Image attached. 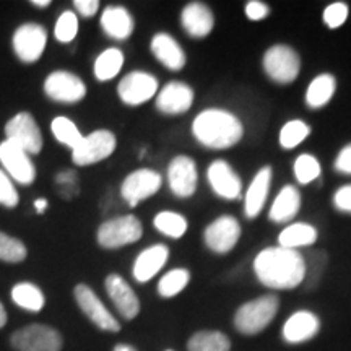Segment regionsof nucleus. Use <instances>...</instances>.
<instances>
[{"label":"nucleus","instance_id":"1","mask_svg":"<svg viewBox=\"0 0 351 351\" xmlns=\"http://www.w3.org/2000/svg\"><path fill=\"white\" fill-rule=\"evenodd\" d=\"M254 271L263 287L270 289H293L304 282V256L300 251L280 245L265 247L254 258Z\"/></svg>","mask_w":351,"mask_h":351},{"label":"nucleus","instance_id":"2","mask_svg":"<svg viewBox=\"0 0 351 351\" xmlns=\"http://www.w3.org/2000/svg\"><path fill=\"white\" fill-rule=\"evenodd\" d=\"M192 134L202 147L210 150H228L244 137V125L238 116L226 109L210 108L197 114Z\"/></svg>","mask_w":351,"mask_h":351},{"label":"nucleus","instance_id":"3","mask_svg":"<svg viewBox=\"0 0 351 351\" xmlns=\"http://www.w3.org/2000/svg\"><path fill=\"white\" fill-rule=\"evenodd\" d=\"M278 296L265 295L245 302L236 311L234 327L244 335H257L275 319L278 313Z\"/></svg>","mask_w":351,"mask_h":351},{"label":"nucleus","instance_id":"4","mask_svg":"<svg viewBox=\"0 0 351 351\" xmlns=\"http://www.w3.org/2000/svg\"><path fill=\"white\" fill-rule=\"evenodd\" d=\"M265 75L278 85H289L300 75L301 57L288 44H274L262 57Z\"/></svg>","mask_w":351,"mask_h":351},{"label":"nucleus","instance_id":"5","mask_svg":"<svg viewBox=\"0 0 351 351\" xmlns=\"http://www.w3.org/2000/svg\"><path fill=\"white\" fill-rule=\"evenodd\" d=\"M143 236V226L134 215H122L104 221L98 228L96 239L104 249H119L134 244Z\"/></svg>","mask_w":351,"mask_h":351},{"label":"nucleus","instance_id":"6","mask_svg":"<svg viewBox=\"0 0 351 351\" xmlns=\"http://www.w3.org/2000/svg\"><path fill=\"white\" fill-rule=\"evenodd\" d=\"M117 147V138L109 130H95L83 135L82 142L72 150V160L77 166H90L106 160Z\"/></svg>","mask_w":351,"mask_h":351},{"label":"nucleus","instance_id":"7","mask_svg":"<svg viewBox=\"0 0 351 351\" xmlns=\"http://www.w3.org/2000/svg\"><path fill=\"white\" fill-rule=\"evenodd\" d=\"M10 343L16 351H60L64 340L56 328L33 324L13 333Z\"/></svg>","mask_w":351,"mask_h":351},{"label":"nucleus","instance_id":"8","mask_svg":"<svg viewBox=\"0 0 351 351\" xmlns=\"http://www.w3.org/2000/svg\"><path fill=\"white\" fill-rule=\"evenodd\" d=\"M8 142L15 143L28 155H38L43 150V134L29 112H19L5 125Z\"/></svg>","mask_w":351,"mask_h":351},{"label":"nucleus","instance_id":"9","mask_svg":"<svg viewBox=\"0 0 351 351\" xmlns=\"http://www.w3.org/2000/svg\"><path fill=\"white\" fill-rule=\"evenodd\" d=\"M241 239V225L231 215H221L205 228L204 241L210 251L223 256L231 252Z\"/></svg>","mask_w":351,"mask_h":351},{"label":"nucleus","instance_id":"10","mask_svg":"<svg viewBox=\"0 0 351 351\" xmlns=\"http://www.w3.org/2000/svg\"><path fill=\"white\" fill-rule=\"evenodd\" d=\"M44 93L57 103L73 104L86 96V85L80 77L67 70H56L44 82Z\"/></svg>","mask_w":351,"mask_h":351},{"label":"nucleus","instance_id":"11","mask_svg":"<svg viewBox=\"0 0 351 351\" xmlns=\"http://www.w3.org/2000/svg\"><path fill=\"white\" fill-rule=\"evenodd\" d=\"M160 85L155 75L143 72V70H135V72L127 73L117 85V95L122 103L129 106H140L152 98H155Z\"/></svg>","mask_w":351,"mask_h":351},{"label":"nucleus","instance_id":"12","mask_svg":"<svg viewBox=\"0 0 351 351\" xmlns=\"http://www.w3.org/2000/svg\"><path fill=\"white\" fill-rule=\"evenodd\" d=\"M163 186V178L156 171L142 168L130 173L121 186V195L130 207H137L140 202L150 199Z\"/></svg>","mask_w":351,"mask_h":351},{"label":"nucleus","instance_id":"13","mask_svg":"<svg viewBox=\"0 0 351 351\" xmlns=\"http://www.w3.org/2000/svg\"><path fill=\"white\" fill-rule=\"evenodd\" d=\"M73 296L83 314L86 315L96 327L101 328L104 332H119L121 324L117 322V319L109 313L108 307L103 304V301L96 296V293L91 289L88 285H77L73 289Z\"/></svg>","mask_w":351,"mask_h":351},{"label":"nucleus","instance_id":"14","mask_svg":"<svg viewBox=\"0 0 351 351\" xmlns=\"http://www.w3.org/2000/svg\"><path fill=\"white\" fill-rule=\"evenodd\" d=\"M13 51L21 62L33 64L43 56L47 44L46 28L38 23H25L16 29L12 39Z\"/></svg>","mask_w":351,"mask_h":351},{"label":"nucleus","instance_id":"15","mask_svg":"<svg viewBox=\"0 0 351 351\" xmlns=\"http://www.w3.org/2000/svg\"><path fill=\"white\" fill-rule=\"evenodd\" d=\"M0 163L13 181L23 186H29L36 179V168H34L32 158L26 152L16 147L15 143L3 140L0 143Z\"/></svg>","mask_w":351,"mask_h":351},{"label":"nucleus","instance_id":"16","mask_svg":"<svg viewBox=\"0 0 351 351\" xmlns=\"http://www.w3.org/2000/svg\"><path fill=\"white\" fill-rule=\"evenodd\" d=\"M168 184L171 192L179 199H189L195 194L199 173L195 161L191 156L179 155L171 160L168 166Z\"/></svg>","mask_w":351,"mask_h":351},{"label":"nucleus","instance_id":"17","mask_svg":"<svg viewBox=\"0 0 351 351\" xmlns=\"http://www.w3.org/2000/svg\"><path fill=\"white\" fill-rule=\"evenodd\" d=\"M194 90L184 82H168L158 90L155 96V106L160 112L168 116H179L187 112L194 104Z\"/></svg>","mask_w":351,"mask_h":351},{"label":"nucleus","instance_id":"18","mask_svg":"<svg viewBox=\"0 0 351 351\" xmlns=\"http://www.w3.org/2000/svg\"><path fill=\"white\" fill-rule=\"evenodd\" d=\"M207 179L212 191L225 200H238L243 194V182L225 160H217L208 166Z\"/></svg>","mask_w":351,"mask_h":351},{"label":"nucleus","instance_id":"19","mask_svg":"<svg viewBox=\"0 0 351 351\" xmlns=\"http://www.w3.org/2000/svg\"><path fill=\"white\" fill-rule=\"evenodd\" d=\"M106 291L111 301L116 306V309L119 311V314L127 320L135 319L140 313V300L135 295V291L132 289L129 283L122 278L121 275L111 274L106 276V282H104Z\"/></svg>","mask_w":351,"mask_h":351},{"label":"nucleus","instance_id":"20","mask_svg":"<svg viewBox=\"0 0 351 351\" xmlns=\"http://www.w3.org/2000/svg\"><path fill=\"white\" fill-rule=\"evenodd\" d=\"M150 49L158 62L165 65V67L171 70V72H179V70L186 67V52H184L181 44L178 43V39L171 36L169 33H156L155 36L152 38Z\"/></svg>","mask_w":351,"mask_h":351},{"label":"nucleus","instance_id":"21","mask_svg":"<svg viewBox=\"0 0 351 351\" xmlns=\"http://www.w3.org/2000/svg\"><path fill=\"white\" fill-rule=\"evenodd\" d=\"M181 26L191 38H207L215 28V15L204 2H191L181 12Z\"/></svg>","mask_w":351,"mask_h":351},{"label":"nucleus","instance_id":"22","mask_svg":"<svg viewBox=\"0 0 351 351\" xmlns=\"http://www.w3.org/2000/svg\"><path fill=\"white\" fill-rule=\"evenodd\" d=\"M169 258V249L165 244H153L142 251L135 258L132 275L138 283L150 282L153 276L160 274Z\"/></svg>","mask_w":351,"mask_h":351},{"label":"nucleus","instance_id":"23","mask_svg":"<svg viewBox=\"0 0 351 351\" xmlns=\"http://www.w3.org/2000/svg\"><path fill=\"white\" fill-rule=\"evenodd\" d=\"M320 320L311 311H298L283 326V340L289 345H300L314 339L319 333Z\"/></svg>","mask_w":351,"mask_h":351},{"label":"nucleus","instance_id":"24","mask_svg":"<svg viewBox=\"0 0 351 351\" xmlns=\"http://www.w3.org/2000/svg\"><path fill=\"white\" fill-rule=\"evenodd\" d=\"M271 176H274V173H271L270 166H263L257 171L251 186L245 191L244 213L249 219L257 218L261 215L271 187Z\"/></svg>","mask_w":351,"mask_h":351},{"label":"nucleus","instance_id":"25","mask_svg":"<svg viewBox=\"0 0 351 351\" xmlns=\"http://www.w3.org/2000/svg\"><path fill=\"white\" fill-rule=\"evenodd\" d=\"M101 28L109 38L116 39V41H125L134 33L135 21L125 7L109 5L104 8L103 15H101Z\"/></svg>","mask_w":351,"mask_h":351},{"label":"nucleus","instance_id":"26","mask_svg":"<svg viewBox=\"0 0 351 351\" xmlns=\"http://www.w3.org/2000/svg\"><path fill=\"white\" fill-rule=\"evenodd\" d=\"M301 192L295 186H283L271 204L269 218L274 223H288L300 213Z\"/></svg>","mask_w":351,"mask_h":351},{"label":"nucleus","instance_id":"27","mask_svg":"<svg viewBox=\"0 0 351 351\" xmlns=\"http://www.w3.org/2000/svg\"><path fill=\"white\" fill-rule=\"evenodd\" d=\"M319 238V232L309 223H291L283 228L278 234V245L285 249L300 251L301 247H309Z\"/></svg>","mask_w":351,"mask_h":351},{"label":"nucleus","instance_id":"28","mask_svg":"<svg viewBox=\"0 0 351 351\" xmlns=\"http://www.w3.org/2000/svg\"><path fill=\"white\" fill-rule=\"evenodd\" d=\"M337 90V80L332 73H320L306 90V104L311 109H322L330 103Z\"/></svg>","mask_w":351,"mask_h":351},{"label":"nucleus","instance_id":"29","mask_svg":"<svg viewBox=\"0 0 351 351\" xmlns=\"http://www.w3.org/2000/svg\"><path fill=\"white\" fill-rule=\"evenodd\" d=\"M124 65V52L117 47H109L96 57L95 60V77L99 82H109L122 70Z\"/></svg>","mask_w":351,"mask_h":351},{"label":"nucleus","instance_id":"30","mask_svg":"<svg viewBox=\"0 0 351 351\" xmlns=\"http://www.w3.org/2000/svg\"><path fill=\"white\" fill-rule=\"evenodd\" d=\"M12 300L21 309L32 311V313H39L44 307V302H46L41 289L36 285L28 282L16 283L12 288Z\"/></svg>","mask_w":351,"mask_h":351},{"label":"nucleus","instance_id":"31","mask_svg":"<svg viewBox=\"0 0 351 351\" xmlns=\"http://www.w3.org/2000/svg\"><path fill=\"white\" fill-rule=\"evenodd\" d=\"M189 351H230L231 341L225 333L218 330H202L191 337L187 343Z\"/></svg>","mask_w":351,"mask_h":351},{"label":"nucleus","instance_id":"32","mask_svg":"<svg viewBox=\"0 0 351 351\" xmlns=\"http://www.w3.org/2000/svg\"><path fill=\"white\" fill-rule=\"evenodd\" d=\"M153 226L166 238L181 239L189 230L187 218L178 212H160L153 219Z\"/></svg>","mask_w":351,"mask_h":351},{"label":"nucleus","instance_id":"33","mask_svg":"<svg viewBox=\"0 0 351 351\" xmlns=\"http://www.w3.org/2000/svg\"><path fill=\"white\" fill-rule=\"evenodd\" d=\"M306 263V275H304V288L307 291H313L319 287L320 280H322L324 271H326L328 265V256L326 251H311L307 256H304Z\"/></svg>","mask_w":351,"mask_h":351},{"label":"nucleus","instance_id":"34","mask_svg":"<svg viewBox=\"0 0 351 351\" xmlns=\"http://www.w3.org/2000/svg\"><path fill=\"white\" fill-rule=\"evenodd\" d=\"M311 135V127L301 119L288 121L287 124L280 130V147L283 150H293V148L300 147L304 140Z\"/></svg>","mask_w":351,"mask_h":351},{"label":"nucleus","instance_id":"35","mask_svg":"<svg viewBox=\"0 0 351 351\" xmlns=\"http://www.w3.org/2000/svg\"><path fill=\"white\" fill-rule=\"evenodd\" d=\"M189 282H191V271L187 269H173L161 276L158 282V293L163 298H174L187 288Z\"/></svg>","mask_w":351,"mask_h":351},{"label":"nucleus","instance_id":"36","mask_svg":"<svg viewBox=\"0 0 351 351\" xmlns=\"http://www.w3.org/2000/svg\"><path fill=\"white\" fill-rule=\"evenodd\" d=\"M51 132L54 134L57 142L65 145V147L72 148V150L82 142L83 138L82 132L78 130L75 122L70 121L69 117H64V116L56 117V119L51 122Z\"/></svg>","mask_w":351,"mask_h":351},{"label":"nucleus","instance_id":"37","mask_svg":"<svg viewBox=\"0 0 351 351\" xmlns=\"http://www.w3.org/2000/svg\"><path fill=\"white\" fill-rule=\"evenodd\" d=\"M293 171H295L296 181L301 184V186H307V184L314 182L315 179L320 178V173H322V168H320L319 160L309 153H302L295 160V165H293Z\"/></svg>","mask_w":351,"mask_h":351},{"label":"nucleus","instance_id":"38","mask_svg":"<svg viewBox=\"0 0 351 351\" xmlns=\"http://www.w3.org/2000/svg\"><path fill=\"white\" fill-rule=\"evenodd\" d=\"M28 256V249L20 239L12 238L0 231V261L8 263L23 262Z\"/></svg>","mask_w":351,"mask_h":351},{"label":"nucleus","instance_id":"39","mask_svg":"<svg viewBox=\"0 0 351 351\" xmlns=\"http://www.w3.org/2000/svg\"><path fill=\"white\" fill-rule=\"evenodd\" d=\"M78 33V19L73 12L65 10L60 13V16L57 19L56 28H54V36L59 43L69 44L77 38Z\"/></svg>","mask_w":351,"mask_h":351},{"label":"nucleus","instance_id":"40","mask_svg":"<svg viewBox=\"0 0 351 351\" xmlns=\"http://www.w3.org/2000/svg\"><path fill=\"white\" fill-rule=\"evenodd\" d=\"M348 13L350 8L345 2H333L330 5H327L326 10H324V23H326V26H328L330 29L340 28V26H343L345 21L348 20Z\"/></svg>","mask_w":351,"mask_h":351},{"label":"nucleus","instance_id":"41","mask_svg":"<svg viewBox=\"0 0 351 351\" xmlns=\"http://www.w3.org/2000/svg\"><path fill=\"white\" fill-rule=\"evenodd\" d=\"M20 197L13 186L12 179L3 169H0V205L7 208H15L19 205Z\"/></svg>","mask_w":351,"mask_h":351},{"label":"nucleus","instance_id":"42","mask_svg":"<svg viewBox=\"0 0 351 351\" xmlns=\"http://www.w3.org/2000/svg\"><path fill=\"white\" fill-rule=\"evenodd\" d=\"M56 184L59 191H65L62 194L65 199H72L73 195L78 194V179L73 171H64V173L57 174Z\"/></svg>","mask_w":351,"mask_h":351},{"label":"nucleus","instance_id":"43","mask_svg":"<svg viewBox=\"0 0 351 351\" xmlns=\"http://www.w3.org/2000/svg\"><path fill=\"white\" fill-rule=\"evenodd\" d=\"M244 12L245 16L251 21H261L270 15V7L265 2H261V0H251V2L245 3Z\"/></svg>","mask_w":351,"mask_h":351},{"label":"nucleus","instance_id":"44","mask_svg":"<svg viewBox=\"0 0 351 351\" xmlns=\"http://www.w3.org/2000/svg\"><path fill=\"white\" fill-rule=\"evenodd\" d=\"M333 207L341 213L351 215V184L337 189V192L333 194Z\"/></svg>","mask_w":351,"mask_h":351},{"label":"nucleus","instance_id":"45","mask_svg":"<svg viewBox=\"0 0 351 351\" xmlns=\"http://www.w3.org/2000/svg\"><path fill=\"white\" fill-rule=\"evenodd\" d=\"M333 168H335L337 173L351 176V143L345 145V147L341 148L340 153L335 158Z\"/></svg>","mask_w":351,"mask_h":351},{"label":"nucleus","instance_id":"46","mask_svg":"<svg viewBox=\"0 0 351 351\" xmlns=\"http://www.w3.org/2000/svg\"><path fill=\"white\" fill-rule=\"evenodd\" d=\"M73 7H75V10L80 13L83 19H91L98 12L99 2L98 0H75Z\"/></svg>","mask_w":351,"mask_h":351},{"label":"nucleus","instance_id":"47","mask_svg":"<svg viewBox=\"0 0 351 351\" xmlns=\"http://www.w3.org/2000/svg\"><path fill=\"white\" fill-rule=\"evenodd\" d=\"M47 205H49V204H47L46 199H36V200H34V208H36V212L39 215H43L44 212H46Z\"/></svg>","mask_w":351,"mask_h":351},{"label":"nucleus","instance_id":"48","mask_svg":"<svg viewBox=\"0 0 351 351\" xmlns=\"http://www.w3.org/2000/svg\"><path fill=\"white\" fill-rule=\"evenodd\" d=\"M5 324H7V311L2 302H0V328L5 326Z\"/></svg>","mask_w":351,"mask_h":351},{"label":"nucleus","instance_id":"49","mask_svg":"<svg viewBox=\"0 0 351 351\" xmlns=\"http://www.w3.org/2000/svg\"><path fill=\"white\" fill-rule=\"evenodd\" d=\"M32 5L38 8H46L51 5V0H32Z\"/></svg>","mask_w":351,"mask_h":351},{"label":"nucleus","instance_id":"50","mask_svg":"<svg viewBox=\"0 0 351 351\" xmlns=\"http://www.w3.org/2000/svg\"><path fill=\"white\" fill-rule=\"evenodd\" d=\"M114 351H137L134 348L132 345H127V343H119L114 346Z\"/></svg>","mask_w":351,"mask_h":351},{"label":"nucleus","instance_id":"51","mask_svg":"<svg viewBox=\"0 0 351 351\" xmlns=\"http://www.w3.org/2000/svg\"><path fill=\"white\" fill-rule=\"evenodd\" d=\"M166 351H173V350H166Z\"/></svg>","mask_w":351,"mask_h":351}]
</instances>
